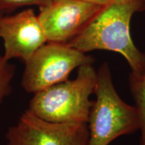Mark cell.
Segmentation results:
<instances>
[{
  "label": "cell",
  "instance_id": "obj_1",
  "mask_svg": "<svg viewBox=\"0 0 145 145\" xmlns=\"http://www.w3.org/2000/svg\"><path fill=\"white\" fill-rule=\"evenodd\" d=\"M145 8V0H112L101 7L69 46L86 52L106 50L118 52L131 68V72L145 73V54L132 42L130 23L135 12Z\"/></svg>",
  "mask_w": 145,
  "mask_h": 145
},
{
  "label": "cell",
  "instance_id": "obj_12",
  "mask_svg": "<svg viewBox=\"0 0 145 145\" xmlns=\"http://www.w3.org/2000/svg\"><path fill=\"white\" fill-rule=\"evenodd\" d=\"M1 16H2V14H1V13H0V17H1Z\"/></svg>",
  "mask_w": 145,
  "mask_h": 145
},
{
  "label": "cell",
  "instance_id": "obj_4",
  "mask_svg": "<svg viewBox=\"0 0 145 145\" xmlns=\"http://www.w3.org/2000/svg\"><path fill=\"white\" fill-rule=\"evenodd\" d=\"M94 59L64 43L42 45L25 62L21 85L29 93H36L69 79L75 68L93 64Z\"/></svg>",
  "mask_w": 145,
  "mask_h": 145
},
{
  "label": "cell",
  "instance_id": "obj_7",
  "mask_svg": "<svg viewBox=\"0 0 145 145\" xmlns=\"http://www.w3.org/2000/svg\"><path fill=\"white\" fill-rule=\"evenodd\" d=\"M0 38L4 46L5 59L28 61L47 39L38 16L27 9L13 16L0 17Z\"/></svg>",
  "mask_w": 145,
  "mask_h": 145
},
{
  "label": "cell",
  "instance_id": "obj_11",
  "mask_svg": "<svg viewBox=\"0 0 145 145\" xmlns=\"http://www.w3.org/2000/svg\"><path fill=\"white\" fill-rule=\"evenodd\" d=\"M81 1H87V2H89L94 3V4H97L101 6H104L108 4L109 3L111 2L112 0H81Z\"/></svg>",
  "mask_w": 145,
  "mask_h": 145
},
{
  "label": "cell",
  "instance_id": "obj_10",
  "mask_svg": "<svg viewBox=\"0 0 145 145\" xmlns=\"http://www.w3.org/2000/svg\"><path fill=\"white\" fill-rule=\"evenodd\" d=\"M54 1L55 0H0V13L27 5H38L40 8Z\"/></svg>",
  "mask_w": 145,
  "mask_h": 145
},
{
  "label": "cell",
  "instance_id": "obj_6",
  "mask_svg": "<svg viewBox=\"0 0 145 145\" xmlns=\"http://www.w3.org/2000/svg\"><path fill=\"white\" fill-rule=\"evenodd\" d=\"M101 7L81 0H55L40 7L38 18L47 42L67 44Z\"/></svg>",
  "mask_w": 145,
  "mask_h": 145
},
{
  "label": "cell",
  "instance_id": "obj_8",
  "mask_svg": "<svg viewBox=\"0 0 145 145\" xmlns=\"http://www.w3.org/2000/svg\"><path fill=\"white\" fill-rule=\"evenodd\" d=\"M129 86L140 118V145H145V73L138 75L130 72Z\"/></svg>",
  "mask_w": 145,
  "mask_h": 145
},
{
  "label": "cell",
  "instance_id": "obj_3",
  "mask_svg": "<svg viewBox=\"0 0 145 145\" xmlns=\"http://www.w3.org/2000/svg\"><path fill=\"white\" fill-rule=\"evenodd\" d=\"M88 120V145H108L123 135L140 128V118L136 106L126 104L114 88L107 63L97 71V83Z\"/></svg>",
  "mask_w": 145,
  "mask_h": 145
},
{
  "label": "cell",
  "instance_id": "obj_9",
  "mask_svg": "<svg viewBox=\"0 0 145 145\" xmlns=\"http://www.w3.org/2000/svg\"><path fill=\"white\" fill-rule=\"evenodd\" d=\"M15 75V67L9 63L3 55H0V104L12 92V81Z\"/></svg>",
  "mask_w": 145,
  "mask_h": 145
},
{
  "label": "cell",
  "instance_id": "obj_2",
  "mask_svg": "<svg viewBox=\"0 0 145 145\" xmlns=\"http://www.w3.org/2000/svg\"><path fill=\"white\" fill-rule=\"evenodd\" d=\"M97 83V71L92 64L78 68L75 79L57 83L34 93L28 110L52 123H87Z\"/></svg>",
  "mask_w": 145,
  "mask_h": 145
},
{
  "label": "cell",
  "instance_id": "obj_5",
  "mask_svg": "<svg viewBox=\"0 0 145 145\" xmlns=\"http://www.w3.org/2000/svg\"><path fill=\"white\" fill-rule=\"evenodd\" d=\"M87 123H52L28 110L5 134V145H88Z\"/></svg>",
  "mask_w": 145,
  "mask_h": 145
}]
</instances>
